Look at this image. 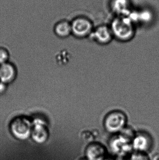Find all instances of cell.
<instances>
[{"label":"cell","mask_w":159,"mask_h":160,"mask_svg":"<svg viewBox=\"0 0 159 160\" xmlns=\"http://www.w3.org/2000/svg\"><path fill=\"white\" fill-rule=\"evenodd\" d=\"M135 25L128 16L115 17L110 27L113 36L120 41L130 40L135 33Z\"/></svg>","instance_id":"1"},{"label":"cell","mask_w":159,"mask_h":160,"mask_svg":"<svg viewBox=\"0 0 159 160\" xmlns=\"http://www.w3.org/2000/svg\"><path fill=\"white\" fill-rule=\"evenodd\" d=\"M108 148L115 157H129L133 151L132 140L121 133L110 140Z\"/></svg>","instance_id":"2"},{"label":"cell","mask_w":159,"mask_h":160,"mask_svg":"<svg viewBox=\"0 0 159 160\" xmlns=\"http://www.w3.org/2000/svg\"><path fill=\"white\" fill-rule=\"evenodd\" d=\"M32 124L29 119L24 117L15 118L11 122L10 131L17 139L25 140L31 134Z\"/></svg>","instance_id":"3"},{"label":"cell","mask_w":159,"mask_h":160,"mask_svg":"<svg viewBox=\"0 0 159 160\" xmlns=\"http://www.w3.org/2000/svg\"><path fill=\"white\" fill-rule=\"evenodd\" d=\"M71 24L72 34L79 38L89 36L94 29L92 22L86 17H77L71 22Z\"/></svg>","instance_id":"4"},{"label":"cell","mask_w":159,"mask_h":160,"mask_svg":"<svg viewBox=\"0 0 159 160\" xmlns=\"http://www.w3.org/2000/svg\"><path fill=\"white\" fill-rule=\"evenodd\" d=\"M126 122V117L123 113L115 112L107 117L105 122V127L108 132L118 133L124 129Z\"/></svg>","instance_id":"5"},{"label":"cell","mask_w":159,"mask_h":160,"mask_svg":"<svg viewBox=\"0 0 159 160\" xmlns=\"http://www.w3.org/2000/svg\"><path fill=\"white\" fill-rule=\"evenodd\" d=\"M108 150L98 142L90 143L85 148V157L89 160H104L107 158Z\"/></svg>","instance_id":"6"},{"label":"cell","mask_w":159,"mask_h":160,"mask_svg":"<svg viewBox=\"0 0 159 160\" xmlns=\"http://www.w3.org/2000/svg\"><path fill=\"white\" fill-rule=\"evenodd\" d=\"M153 142L150 135L141 132L135 134L132 141V145L133 151L147 153L153 148Z\"/></svg>","instance_id":"7"},{"label":"cell","mask_w":159,"mask_h":160,"mask_svg":"<svg viewBox=\"0 0 159 160\" xmlns=\"http://www.w3.org/2000/svg\"><path fill=\"white\" fill-rule=\"evenodd\" d=\"M128 17L135 25L137 23L149 24L153 21L155 18L153 11L147 8L140 10L132 9Z\"/></svg>","instance_id":"8"},{"label":"cell","mask_w":159,"mask_h":160,"mask_svg":"<svg viewBox=\"0 0 159 160\" xmlns=\"http://www.w3.org/2000/svg\"><path fill=\"white\" fill-rule=\"evenodd\" d=\"M89 37L98 43L105 44L110 42L114 36L110 26L102 24L94 28Z\"/></svg>","instance_id":"9"},{"label":"cell","mask_w":159,"mask_h":160,"mask_svg":"<svg viewBox=\"0 0 159 160\" xmlns=\"http://www.w3.org/2000/svg\"><path fill=\"white\" fill-rule=\"evenodd\" d=\"M110 7L116 17L128 16L133 9L130 0H111Z\"/></svg>","instance_id":"10"},{"label":"cell","mask_w":159,"mask_h":160,"mask_svg":"<svg viewBox=\"0 0 159 160\" xmlns=\"http://www.w3.org/2000/svg\"><path fill=\"white\" fill-rule=\"evenodd\" d=\"M31 134L33 139L36 142L42 143L45 142L48 133L44 122L41 119H35L32 123Z\"/></svg>","instance_id":"11"},{"label":"cell","mask_w":159,"mask_h":160,"mask_svg":"<svg viewBox=\"0 0 159 160\" xmlns=\"http://www.w3.org/2000/svg\"><path fill=\"white\" fill-rule=\"evenodd\" d=\"M15 68L8 63H5L0 65V81L5 83L10 82L16 77Z\"/></svg>","instance_id":"12"},{"label":"cell","mask_w":159,"mask_h":160,"mask_svg":"<svg viewBox=\"0 0 159 160\" xmlns=\"http://www.w3.org/2000/svg\"><path fill=\"white\" fill-rule=\"evenodd\" d=\"M54 31L56 35L59 37H67L72 34L71 22L66 20L59 21L55 24Z\"/></svg>","instance_id":"13"},{"label":"cell","mask_w":159,"mask_h":160,"mask_svg":"<svg viewBox=\"0 0 159 160\" xmlns=\"http://www.w3.org/2000/svg\"><path fill=\"white\" fill-rule=\"evenodd\" d=\"M129 160H150L147 153L133 151L129 156Z\"/></svg>","instance_id":"14"},{"label":"cell","mask_w":159,"mask_h":160,"mask_svg":"<svg viewBox=\"0 0 159 160\" xmlns=\"http://www.w3.org/2000/svg\"><path fill=\"white\" fill-rule=\"evenodd\" d=\"M8 58L7 51L3 49H0V65L7 63Z\"/></svg>","instance_id":"15"},{"label":"cell","mask_w":159,"mask_h":160,"mask_svg":"<svg viewBox=\"0 0 159 160\" xmlns=\"http://www.w3.org/2000/svg\"><path fill=\"white\" fill-rule=\"evenodd\" d=\"M6 84L0 81V93H3L5 91L6 88Z\"/></svg>","instance_id":"16"},{"label":"cell","mask_w":159,"mask_h":160,"mask_svg":"<svg viewBox=\"0 0 159 160\" xmlns=\"http://www.w3.org/2000/svg\"><path fill=\"white\" fill-rule=\"evenodd\" d=\"M114 160H129V157H115V159Z\"/></svg>","instance_id":"17"},{"label":"cell","mask_w":159,"mask_h":160,"mask_svg":"<svg viewBox=\"0 0 159 160\" xmlns=\"http://www.w3.org/2000/svg\"><path fill=\"white\" fill-rule=\"evenodd\" d=\"M78 160H88L87 159V158H85V157H83V158H80V159H79Z\"/></svg>","instance_id":"18"},{"label":"cell","mask_w":159,"mask_h":160,"mask_svg":"<svg viewBox=\"0 0 159 160\" xmlns=\"http://www.w3.org/2000/svg\"><path fill=\"white\" fill-rule=\"evenodd\" d=\"M104 160H111V159H108V158H107L105 159Z\"/></svg>","instance_id":"19"},{"label":"cell","mask_w":159,"mask_h":160,"mask_svg":"<svg viewBox=\"0 0 159 160\" xmlns=\"http://www.w3.org/2000/svg\"><path fill=\"white\" fill-rule=\"evenodd\" d=\"M157 160H159V158H158L157 159Z\"/></svg>","instance_id":"20"}]
</instances>
